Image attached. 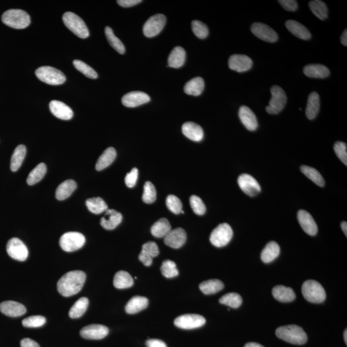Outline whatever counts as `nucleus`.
<instances>
[{
	"mask_svg": "<svg viewBox=\"0 0 347 347\" xmlns=\"http://www.w3.org/2000/svg\"><path fill=\"white\" fill-rule=\"evenodd\" d=\"M150 100V97L146 93L135 91L128 93L122 99L124 106L127 107H135L146 104Z\"/></svg>",
	"mask_w": 347,
	"mask_h": 347,
	"instance_id": "obj_17",
	"label": "nucleus"
},
{
	"mask_svg": "<svg viewBox=\"0 0 347 347\" xmlns=\"http://www.w3.org/2000/svg\"><path fill=\"white\" fill-rule=\"evenodd\" d=\"M245 347H264L257 343H248L246 344Z\"/></svg>",
	"mask_w": 347,
	"mask_h": 347,
	"instance_id": "obj_62",
	"label": "nucleus"
},
{
	"mask_svg": "<svg viewBox=\"0 0 347 347\" xmlns=\"http://www.w3.org/2000/svg\"><path fill=\"white\" fill-rule=\"evenodd\" d=\"M73 64L76 69L81 72L87 77L92 78V79H96L98 77V74L95 71V70L84 62L80 61V60H75L74 61Z\"/></svg>",
	"mask_w": 347,
	"mask_h": 347,
	"instance_id": "obj_48",
	"label": "nucleus"
},
{
	"mask_svg": "<svg viewBox=\"0 0 347 347\" xmlns=\"http://www.w3.org/2000/svg\"><path fill=\"white\" fill-rule=\"evenodd\" d=\"M320 96L317 92L311 93L309 95L308 101L306 107V116L309 120L315 119L319 113L320 110Z\"/></svg>",
	"mask_w": 347,
	"mask_h": 347,
	"instance_id": "obj_33",
	"label": "nucleus"
},
{
	"mask_svg": "<svg viewBox=\"0 0 347 347\" xmlns=\"http://www.w3.org/2000/svg\"><path fill=\"white\" fill-rule=\"evenodd\" d=\"M109 333L108 328L106 326L93 324L82 328L80 330V336L88 340H102Z\"/></svg>",
	"mask_w": 347,
	"mask_h": 347,
	"instance_id": "obj_15",
	"label": "nucleus"
},
{
	"mask_svg": "<svg viewBox=\"0 0 347 347\" xmlns=\"http://www.w3.org/2000/svg\"><path fill=\"white\" fill-rule=\"evenodd\" d=\"M156 191L154 185L150 181H147L144 187V194L142 200L147 204H151L156 201Z\"/></svg>",
	"mask_w": 347,
	"mask_h": 347,
	"instance_id": "obj_47",
	"label": "nucleus"
},
{
	"mask_svg": "<svg viewBox=\"0 0 347 347\" xmlns=\"http://www.w3.org/2000/svg\"><path fill=\"white\" fill-rule=\"evenodd\" d=\"M0 311L10 317H18L25 314V307L14 301H5L0 303Z\"/></svg>",
	"mask_w": 347,
	"mask_h": 347,
	"instance_id": "obj_21",
	"label": "nucleus"
},
{
	"mask_svg": "<svg viewBox=\"0 0 347 347\" xmlns=\"http://www.w3.org/2000/svg\"><path fill=\"white\" fill-rule=\"evenodd\" d=\"M204 88V80L198 77L189 80L184 87V91L189 96H199L203 92Z\"/></svg>",
	"mask_w": 347,
	"mask_h": 347,
	"instance_id": "obj_34",
	"label": "nucleus"
},
{
	"mask_svg": "<svg viewBox=\"0 0 347 347\" xmlns=\"http://www.w3.org/2000/svg\"><path fill=\"white\" fill-rule=\"evenodd\" d=\"M149 305L148 299L146 297L136 296L134 297L129 301L125 306L126 313L133 315L139 313L147 308Z\"/></svg>",
	"mask_w": 347,
	"mask_h": 347,
	"instance_id": "obj_29",
	"label": "nucleus"
},
{
	"mask_svg": "<svg viewBox=\"0 0 347 347\" xmlns=\"http://www.w3.org/2000/svg\"><path fill=\"white\" fill-rule=\"evenodd\" d=\"M341 227H342V229L343 231H344V233H345V235H346V236H347V223L346 222H344L342 223V224H341Z\"/></svg>",
	"mask_w": 347,
	"mask_h": 347,
	"instance_id": "obj_63",
	"label": "nucleus"
},
{
	"mask_svg": "<svg viewBox=\"0 0 347 347\" xmlns=\"http://www.w3.org/2000/svg\"><path fill=\"white\" fill-rule=\"evenodd\" d=\"M85 242V237L82 233L71 231L62 235L59 245L64 251L72 252L81 248Z\"/></svg>",
	"mask_w": 347,
	"mask_h": 347,
	"instance_id": "obj_7",
	"label": "nucleus"
},
{
	"mask_svg": "<svg viewBox=\"0 0 347 347\" xmlns=\"http://www.w3.org/2000/svg\"><path fill=\"white\" fill-rule=\"evenodd\" d=\"M303 73L311 78H324L330 75L329 70L325 66L312 64L303 68Z\"/></svg>",
	"mask_w": 347,
	"mask_h": 347,
	"instance_id": "obj_28",
	"label": "nucleus"
},
{
	"mask_svg": "<svg viewBox=\"0 0 347 347\" xmlns=\"http://www.w3.org/2000/svg\"><path fill=\"white\" fill-rule=\"evenodd\" d=\"M300 170L303 174L306 175L316 185L321 187L325 186V180H324L321 174L318 172L317 169L313 168V167L306 166V165H302L300 167Z\"/></svg>",
	"mask_w": 347,
	"mask_h": 347,
	"instance_id": "obj_41",
	"label": "nucleus"
},
{
	"mask_svg": "<svg viewBox=\"0 0 347 347\" xmlns=\"http://www.w3.org/2000/svg\"><path fill=\"white\" fill-rule=\"evenodd\" d=\"M280 251L279 245L276 242H270L262 250L261 259L264 263H270L278 257Z\"/></svg>",
	"mask_w": 347,
	"mask_h": 347,
	"instance_id": "obj_31",
	"label": "nucleus"
},
{
	"mask_svg": "<svg viewBox=\"0 0 347 347\" xmlns=\"http://www.w3.org/2000/svg\"><path fill=\"white\" fill-rule=\"evenodd\" d=\"M276 335L281 340L291 344L303 345L307 341V334L298 325H289L278 328Z\"/></svg>",
	"mask_w": 347,
	"mask_h": 347,
	"instance_id": "obj_2",
	"label": "nucleus"
},
{
	"mask_svg": "<svg viewBox=\"0 0 347 347\" xmlns=\"http://www.w3.org/2000/svg\"><path fill=\"white\" fill-rule=\"evenodd\" d=\"M334 151L337 155L338 158L345 165H347V144L342 142H337L334 146Z\"/></svg>",
	"mask_w": 347,
	"mask_h": 347,
	"instance_id": "obj_53",
	"label": "nucleus"
},
{
	"mask_svg": "<svg viewBox=\"0 0 347 347\" xmlns=\"http://www.w3.org/2000/svg\"><path fill=\"white\" fill-rule=\"evenodd\" d=\"M64 24L78 38L86 39L90 36L88 28L85 23L80 17L72 12H67L63 16Z\"/></svg>",
	"mask_w": 347,
	"mask_h": 347,
	"instance_id": "obj_5",
	"label": "nucleus"
},
{
	"mask_svg": "<svg viewBox=\"0 0 347 347\" xmlns=\"http://www.w3.org/2000/svg\"><path fill=\"white\" fill-rule=\"evenodd\" d=\"M7 251L10 257L19 261H25L28 255L27 248L18 238L10 239L7 245Z\"/></svg>",
	"mask_w": 347,
	"mask_h": 347,
	"instance_id": "obj_12",
	"label": "nucleus"
},
{
	"mask_svg": "<svg viewBox=\"0 0 347 347\" xmlns=\"http://www.w3.org/2000/svg\"><path fill=\"white\" fill-rule=\"evenodd\" d=\"M341 42H342V44L344 45V46L347 47V29L346 30H345L344 33H343V34L342 35V36H341Z\"/></svg>",
	"mask_w": 347,
	"mask_h": 347,
	"instance_id": "obj_61",
	"label": "nucleus"
},
{
	"mask_svg": "<svg viewBox=\"0 0 347 347\" xmlns=\"http://www.w3.org/2000/svg\"><path fill=\"white\" fill-rule=\"evenodd\" d=\"M310 9L320 20H324L328 17V9L326 4L320 0L310 1Z\"/></svg>",
	"mask_w": 347,
	"mask_h": 347,
	"instance_id": "obj_43",
	"label": "nucleus"
},
{
	"mask_svg": "<svg viewBox=\"0 0 347 347\" xmlns=\"http://www.w3.org/2000/svg\"><path fill=\"white\" fill-rule=\"evenodd\" d=\"M1 21L6 25L15 29L25 28L30 24L27 12L20 9H10L4 12Z\"/></svg>",
	"mask_w": 347,
	"mask_h": 347,
	"instance_id": "obj_3",
	"label": "nucleus"
},
{
	"mask_svg": "<svg viewBox=\"0 0 347 347\" xmlns=\"http://www.w3.org/2000/svg\"><path fill=\"white\" fill-rule=\"evenodd\" d=\"M274 298L281 302H291L296 298V295L291 288L284 286L274 287L272 291Z\"/></svg>",
	"mask_w": 347,
	"mask_h": 347,
	"instance_id": "obj_26",
	"label": "nucleus"
},
{
	"mask_svg": "<svg viewBox=\"0 0 347 347\" xmlns=\"http://www.w3.org/2000/svg\"><path fill=\"white\" fill-rule=\"evenodd\" d=\"M224 284L218 279H212L202 282L199 285V289L204 294L214 295L220 292L224 288Z\"/></svg>",
	"mask_w": 347,
	"mask_h": 347,
	"instance_id": "obj_38",
	"label": "nucleus"
},
{
	"mask_svg": "<svg viewBox=\"0 0 347 347\" xmlns=\"http://www.w3.org/2000/svg\"><path fill=\"white\" fill-rule=\"evenodd\" d=\"M253 61L250 57L245 55L235 54L229 59L228 66L231 70L237 72H245L251 69Z\"/></svg>",
	"mask_w": 347,
	"mask_h": 347,
	"instance_id": "obj_18",
	"label": "nucleus"
},
{
	"mask_svg": "<svg viewBox=\"0 0 347 347\" xmlns=\"http://www.w3.org/2000/svg\"><path fill=\"white\" fill-rule=\"evenodd\" d=\"M105 34H106L109 45H110L116 51H118L120 54H124L125 51L124 45L123 42L115 36L112 28L109 27V26H106V28H105Z\"/></svg>",
	"mask_w": 347,
	"mask_h": 347,
	"instance_id": "obj_44",
	"label": "nucleus"
},
{
	"mask_svg": "<svg viewBox=\"0 0 347 347\" xmlns=\"http://www.w3.org/2000/svg\"><path fill=\"white\" fill-rule=\"evenodd\" d=\"M238 184L242 191L248 196L253 197L261 191L259 183L252 175L243 174L239 177Z\"/></svg>",
	"mask_w": 347,
	"mask_h": 347,
	"instance_id": "obj_14",
	"label": "nucleus"
},
{
	"mask_svg": "<svg viewBox=\"0 0 347 347\" xmlns=\"http://www.w3.org/2000/svg\"><path fill=\"white\" fill-rule=\"evenodd\" d=\"M21 347H40L38 343L30 338L23 339L20 343Z\"/></svg>",
	"mask_w": 347,
	"mask_h": 347,
	"instance_id": "obj_60",
	"label": "nucleus"
},
{
	"mask_svg": "<svg viewBox=\"0 0 347 347\" xmlns=\"http://www.w3.org/2000/svg\"><path fill=\"white\" fill-rule=\"evenodd\" d=\"M171 230L170 223L166 218H162L152 225L150 231L154 237L157 238H162L166 236Z\"/></svg>",
	"mask_w": 347,
	"mask_h": 347,
	"instance_id": "obj_35",
	"label": "nucleus"
},
{
	"mask_svg": "<svg viewBox=\"0 0 347 347\" xmlns=\"http://www.w3.org/2000/svg\"><path fill=\"white\" fill-rule=\"evenodd\" d=\"M278 3L288 11H295L298 9V3L295 0H279Z\"/></svg>",
	"mask_w": 347,
	"mask_h": 347,
	"instance_id": "obj_56",
	"label": "nucleus"
},
{
	"mask_svg": "<svg viewBox=\"0 0 347 347\" xmlns=\"http://www.w3.org/2000/svg\"><path fill=\"white\" fill-rule=\"evenodd\" d=\"M138 177V170L136 168H133L131 172L127 174L125 177V183L126 186L129 188L135 187Z\"/></svg>",
	"mask_w": 347,
	"mask_h": 347,
	"instance_id": "obj_55",
	"label": "nucleus"
},
{
	"mask_svg": "<svg viewBox=\"0 0 347 347\" xmlns=\"http://www.w3.org/2000/svg\"><path fill=\"white\" fill-rule=\"evenodd\" d=\"M116 156H117V152H116L115 149L113 148H107L99 157L96 165V170L100 171L107 168L114 162Z\"/></svg>",
	"mask_w": 347,
	"mask_h": 347,
	"instance_id": "obj_32",
	"label": "nucleus"
},
{
	"mask_svg": "<svg viewBox=\"0 0 347 347\" xmlns=\"http://www.w3.org/2000/svg\"><path fill=\"white\" fill-rule=\"evenodd\" d=\"M37 77L50 85H61L66 81V77L59 70L50 67H42L36 71Z\"/></svg>",
	"mask_w": 347,
	"mask_h": 347,
	"instance_id": "obj_6",
	"label": "nucleus"
},
{
	"mask_svg": "<svg viewBox=\"0 0 347 347\" xmlns=\"http://www.w3.org/2000/svg\"><path fill=\"white\" fill-rule=\"evenodd\" d=\"M77 189V183L72 179L64 181L60 184L55 192V197L59 201H63L69 198Z\"/></svg>",
	"mask_w": 347,
	"mask_h": 347,
	"instance_id": "obj_27",
	"label": "nucleus"
},
{
	"mask_svg": "<svg viewBox=\"0 0 347 347\" xmlns=\"http://www.w3.org/2000/svg\"><path fill=\"white\" fill-rule=\"evenodd\" d=\"M146 346L148 347H167L164 342L156 339L147 341Z\"/></svg>",
	"mask_w": 347,
	"mask_h": 347,
	"instance_id": "obj_58",
	"label": "nucleus"
},
{
	"mask_svg": "<svg viewBox=\"0 0 347 347\" xmlns=\"http://www.w3.org/2000/svg\"><path fill=\"white\" fill-rule=\"evenodd\" d=\"M206 323V320L201 315L188 314L175 318L174 325L183 329H194L202 327Z\"/></svg>",
	"mask_w": 347,
	"mask_h": 347,
	"instance_id": "obj_11",
	"label": "nucleus"
},
{
	"mask_svg": "<svg viewBox=\"0 0 347 347\" xmlns=\"http://www.w3.org/2000/svg\"><path fill=\"white\" fill-rule=\"evenodd\" d=\"M166 204L171 212L175 214H181L183 209V204L181 200L177 196L169 195L167 198Z\"/></svg>",
	"mask_w": 347,
	"mask_h": 347,
	"instance_id": "obj_49",
	"label": "nucleus"
},
{
	"mask_svg": "<svg viewBox=\"0 0 347 347\" xmlns=\"http://www.w3.org/2000/svg\"><path fill=\"white\" fill-rule=\"evenodd\" d=\"M192 29L194 34L199 39H205L209 34L207 26L199 21H193L192 22Z\"/></svg>",
	"mask_w": 347,
	"mask_h": 347,
	"instance_id": "obj_51",
	"label": "nucleus"
},
{
	"mask_svg": "<svg viewBox=\"0 0 347 347\" xmlns=\"http://www.w3.org/2000/svg\"><path fill=\"white\" fill-rule=\"evenodd\" d=\"M88 305L89 300L86 297H82L78 299L70 310V317L73 319L81 317L85 313Z\"/></svg>",
	"mask_w": 347,
	"mask_h": 347,
	"instance_id": "obj_40",
	"label": "nucleus"
},
{
	"mask_svg": "<svg viewBox=\"0 0 347 347\" xmlns=\"http://www.w3.org/2000/svg\"><path fill=\"white\" fill-rule=\"evenodd\" d=\"M141 2V0H118L117 1L120 6L124 8L133 7Z\"/></svg>",
	"mask_w": 347,
	"mask_h": 347,
	"instance_id": "obj_57",
	"label": "nucleus"
},
{
	"mask_svg": "<svg viewBox=\"0 0 347 347\" xmlns=\"http://www.w3.org/2000/svg\"><path fill=\"white\" fill-rule=\"evenodd\" d=\"M239 117L241 123L248 130L250 131H255L258 127L257 117L253 111L248 107L243 106L239 111Z\"/></svg>",
	"mask_w": 347,
	"mask_h": 347,
	"instance_id": "obj_23",
	"label": "nucleus"
},
{
	"mask_svg": "<svg viewBox=\"0 0 347 347\" xmlns=\"http://www.w3.org/2000/svg\"><path fill=\"white\" fill-rule=\"evenodd\" d=\"M233 230L227 223H223L216 227L210 235V241L214 247L222 248L230 243L233 237Z\"/></svg>",
	"mask_w": 347,
	"mask_h": 347,
	"instance_id": "obj_8",
	"label": "nucleus"
},
{
	"mask_svg": "<svg viewBox=\"0 0 347 347\" xmlns=\"http://www.w3.org/2000/svg\"><path fill=\"white\" fill-rule=\"evenodd\" d=\"M298 221L301 228L305 233L315 236L318 233V226L315 221L309 212L300 210L298 212Z\"/></svg>",
	"mask_w": 347,
	"mask_h": 347,
	"instance_id": "obj_19",
	"label": "nucleus"
},
{
	"mask_svg": "<svg viewBox=\"0 0 347 347\" xmlns=\"http://www.w3.org/2000/svg\"><path fill=\"white\" fill-rule=\"evenodd\" d=\"M220 302L231 308H238L243 303L241 295L235 293H230L224 295L220 299Z\"/></svg>",
	"mask_w": 347,
	"mask_h": 347,
	"instance_id": "obj_45",
	"label": "nucleus"
},
{
	"mask_svg": "<svg viewBox=\"0 0 347 347\" xmlns=\"http://www.w3.org/2000/svg\"><path fill=\"white\" fill-rule=\"evenodd\" d=\"M113 284L117 289L129 288L133 286L134 280L129 273L120 271L115 274Z\"/></svg>",
	"mask_w": 347,
	"mask_h": 347,
	"instance_id": "obj_36",
	"label": "nucleus"
},
{
	"mask_svg": "<svg viewBox=\"0 0 347 347\" xmlns=\"http://www.w3.org/2000/svg\"><path fill=\"white\" fill-rule=\"evenodd\" d=\"M86 278L85 273L82 271L68 272L58 281L57 290L62 296H73L81 290Z\"/></svg>",
	"mask_w": 347,
	"mask_h": 347,
	"instance_id": "obj_1",
	"label": "nucleus"
},
{
	"mask_svg": "<svg viewBox=\"0 0 347 347\" xmlns=\"http://www.w3.org/2000/svg\"><path fill=\"white\" fill-rule=\"evenodd\" d=\"M186 52L182 47H177L171 51L168 58L169 67L179 68L184 65L185 61Z\"/></svg>",
	"mask_w": 347,
	"mask_h": 347,
	"instance_id": "obj_30",
	"label": "nucleus"
},
{
	"mask_svg": "<svg viewBox=\"0 0 347 347\" xmlns=\"http://www.w3.org/2000/svg\"><path fill=\"white\" fill-rule=\"evenodd\" d=\"M89 211L95 214H100L108 209L106 202L101 198H93L87 199L86 202Z\"/></svg>",
	"mask_w": 347,
	"mask_h": 347,
	"instance_id": "obj_39",
	"label": "nucleus"
},
{
	"mask_svg": "<svg viewBox=\"0 0 347 347\" xmlns=\"http://www.w3.org/2000/svg\"><path fill=\"white\" fill-rule=\"evenodd\" d=\"M26 153V147L24 145H20L14 150L10 161V169L13 172H16L20 168Z\"/></svg>",
	"mask_w": 347,
	"mask_h": 347,
	"instance_id": "obj_37",
	"label": "nucleus"
},
{
	"mask_svg": "<svg viewBox=\"0 0 347 347\" xmlns=\"http://www.w3.org/2000/svg\"><path fill=\"white\" fill-rule=\"evenodd\" d=\"M272 99L269 105L266 107V110L269 114L276 115L284 108L287 102L286 93L282 88L278 86H273L271 89Z\"/></svg>",
	"mask_w": 347,
	"mask_h": 347,
	"instance_id": "obj_9",
	"label": "nucleus"
},
{
	"mask_svg": "<svg viewBox=\"0 0 347 347\" xmlns=\"http://www.w3.org/2000/svg\"><path fill=\"white\" fill-rule=\"evenodd\" d=\"M190 203L193 211L198 216H202L205 214L206 206L203 201L199 197L197 196H192L190 198Z\"/></svg>",
	"mask_w": 347,
	"mask_h": 347,
	"instance_id": "obj_52",
	"label": "nucleus"
},
{
	"mask_svg": "<svg viewBox=\"0 0 347 347\" xmlns=\"http://www.w3.org/2000/svg\"><path fill=\"white\" fill-rule=\"evenodd\" d=\"M184 135L194 142H201L204 137L203 130L197 124L187 122L182 126Z\"/></svg>",
	"mask_w": 347,
	"mask_h": 347,
	"instance_id": "obj_24",
	"label": "nucleus"
},
{
	"mask_svg": "<svg viewBox=\"0 0 347 347\" xmlns=\"http://www.w3.org/2000/svg\"><path fill=\"white\" fill-rule=\"evenodd\" d=\"M286 26L289 32L297 38L303 40H309L311 38V34L308 29L296 21H287Z\"/></svg>",
	"mask_w": 347,
	"mask_h": 347,
	"instance_id": "obj_25",
	"label": "nucleus"
},
{
	"mask_svg": "<svg viewBox=\"0 0 347 347\" xmlns=\"http://www.w3.org/2000/svg\"><path fill=\"white\" fill-rule=\"evenodd\" d=\"M344 340L346 342V344H347V330H345L344 332Z\"/></svg>",
	"mask_w": 347,
	"mask_h": 347,
	"instance_id": "obj_64",
	"label": "nucleus"
},
{
	"mask_svg": "<svg viewBox=\"0 0 347 347\" xmlns=\"http://www.w3.org/2000/svg\"><path fill=\"white\" fill-rule=\"evenodd\" d=\"M46 323V318L42 316H32L26 318L22 321V325L26 328H36L42 327Z\"/></svg>",
	"mask_w": 347,
	"mask_h": 347,
	"instance_id": "obj_50",
	"label": "nucleus"
},
{
	"mask_svg": "<svg viewBox=\"0 0 347 347\" xmlns=\"http://www.w3.org/2000/svg\"><path fill=\"white\" fill-rule=\"evenodd\" d=\"M139 260L146 266H150L152 263V258L142 251L140 253Z\"/></svg>",
	"mask_w": 347,
	"mask_h": 347,
	"instance_id": "obj_59",
	"label": "nucleus"
},
{
	"mask_svg": "<svg viewBox=\"0 0 347 347\" xmlns=\"http://www.w3.org/2000/svg\"><path fill=\"white\" fill-rule=\"evenodd\" d=\"M166 24V17L164 14H156L150 17L144 24L143 32L148 38H152L160 34Z\"/></svg>",
	"mask_w": 347,
	"mask_h": 347,
	"instance_id": "obj_10",
	"label": "nucleus"
},
{
	"mask_svg": "<svg viewBox=\"0 0 347 347\" xmlns=\"http://www.w3.org/2000/svg\"><path fill=\"white\" fill-rule=\"evenodd\" d=\"M47 171L46 165L44 163H41L29 174L26 182L29 185H35L39 182L46 174Z\"/></svg>",
	"mask_w": 347,
	"mask_h": 347,
	"instance_id": "obj_42",
	"label": "nucleus"
},
{
	"mask_svg": "<svg viewBox=\"0 0 347 347\" xmlns=\"http://www.w3.org/2000/svg\"><path fill=\"white\" fill-rule=\"evenodd\" d=\"M251 31L258 38L266 42L274 43L278 40V34L275 31L262 23H254L251 25Z\"/></svg>",
	"mask_w": 347,
	"mask_h": 347,
	"instance_id": "obj_13",
	"label": "nucleus"
},
{
	"mask_svg": "<svg viewBox=\"0 0 347 347\" xmlns=\"http://www.w3.org/2000/svg\"><path fill=\"white\" fill-rule=\"evenodd\" d=\"M49 106L51 113L58 119L68 121L73 117L74 113L72 109L61 101H51Z\"/></svg>",
	"mask_w": 347,
	"mask_h": 347,
	"instance_id": "obj_20",
	"label": "nucleus"
},
{
	"mask_svg": "<svg viewBox=\"0 0 347 347\" xmlns=\"http://www.w3.org/2000/svg\"><path fill=\"white\" fill-rule=\"evenodd\" d=\"M142 251L148 254L149 256L153 259L159 255V248L158 245L154 242H148L142 246Z\"/></svg>",
	"mask_w": 347,
	"mask_h": 347,
	"instance_id": "obj_54",
	"label": "nucleus"
},
{
	"mask_svg": "<svg viewBox=\"0 0 347 347\" xmlns=\"http://www.w3.org/2000/svg\"><path fill=\"white\" fill-rule=\"evenodd\" d=\"M187 241V233L181 228L171 230L164 237L165 245L173 248L177 249L182 247Z\"/></svg>",
	"mask_w": 347,
	"mask_h": 347,
	"instance_id": "obj_16",
	"label": "nucleus"
},
{
	"mask_svg": "<svg viewBox=\"0 0 347 347\" xmlns=\"http://www.w3.org/2000/svg\"><path fill=\"white\" fill-rule=\"evenodd\" d=\"M301 292L305 299L309 302L320 303L323 302L326 298L325 289L317 281H305L301 288Z\"/></svg>",
	"mask_w": 347,
	"mask_h": 347,
	"instance_id": "obj_4",
	"label": "nucleus"
},
{
	"mask_svg": "<svg viewBox=\"0 0 347 347\" xmlns=\"http://www.w3.org/2000/svg\"><path fill=\"white\" fill-rule=\"evenodd\" d=\"M161 272L163 275L167 278L175 277L178 275L179 272L175 262L172 260H165L161 266Z\"/></svg>",
	"mask_w": 347,
	"mask_h": 347,
	"instance_id": "obj_46",
	"label": "nucleus"
},
{
	"mask_svg": "<svg viewBox=\"0 0 347 347\" xmlns=\"http://www.w3.org/2000/svg\"><path fill=\"white\" fill-rule=\"evenodd\" d=\"M123 221L121 213L113 209H107L105 212V217L100 220L101 226L107 230H113L117 228Z\"/></svg>",
	"mask_w": 347,
	"mask_h": 347,
	"instance_id": "obj_22",
	"label": "nucleus"
}]
</instances>
